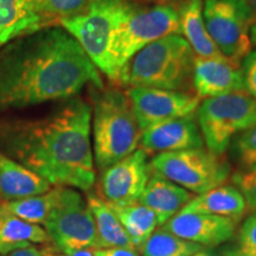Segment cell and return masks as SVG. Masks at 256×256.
Segmentation results:
<instances>
[{"mask_svg": "<svg viewBox=\"0 0 256 256\" xmlns=\"http://www.w3.org/2000/svg\"><path fill=\"white\" fill-rule=\"evenodd\" d=\"M87 84L104 88L100 72L60 25L23 34L0 48V113L68 100Z\"/></svg>", "mask_w": 256, "mask_h": 256, "instance_id": "obj_1", "label": "cell"}, {"mask_svg": "<svg viewBox=\"0 0 256 256\" xmlns=\"http://www.w3.org/2000/svg\"><path fill=\"white\" fill-rule=\"evenodd\" d=\"M92 106L74 96L44 116L0 122V152L51 186L88 191L95 184Z\"/></svg>", "mask_w": 256, "mask_h": 256, "instance_id": "obj_2", "label": "cell"}, {"mask_svg": "<svg viewBox=\"0 0 256 256\" xmlns=\"http://www.w3.org/2000/svg\"><path fill=\"white\" fill-rule=\"evenodd\" d=\"M92 133L94 162L100 171L136 151L142 130L126 92L116 88H95Z\"/></svg>", "mask_w": 256, "mask_h": 256, "instance_id": "obj_3", "label": "cell"}, {"mask_svg": "<svg viewBox=\"0 0 256 256\" xmlns=\"http://www.w3.org/2000/svg\"><path fill=\"white\" fill-rule=\"evenodd\" d=\"M194 52L180 34H172L140 50L120 74L130 87L185 92L191 87Z\"/></svg>", "mask_w": 256, "mask_h": 256, "instance_id": "obj_4", "label": "cell"}, {"mask_svg": "<svg viewBox=\"0 0 256 256\" xmlns=\"http://www.w3.org/2000/svg\"><path fill=\"white\" fill-rule=\"evenodd\" d=\"M138 6L134 0H88L83 11L63 19L60 25L78 42L98 72L110 80L112 40Z\"/></svg>", "mask_w": 256, "mask_h": 256, "instance_id": "obj_5", "label": "cell"}, {"mask_svg": "<svg viewBox=\"0 0 256 256\" xmlns=\"http://www.w3.org/2000/svg\"><path fill=\"white\" fill-rule=\"evenodd\" d=\"M172 34H180L178 10L168 4L138 8L121 25L110 49V81L119 82L124 66L144 48Z\"/></svg>", "mask_w": 256, "mask_h": 256, "instance_id": "obj_6", "label": "cell"}, {"mask_svg": "<svg viewBox=\"0 0 256 256\" xmlns=\"http://www.w3.org/2000/svg\"><path fill=\"white\" fill-rule=\"evenodd\" d=\"M196 116L208 150L223 156L236 134L256 126V100L247 92L208 98Z\"/></svg>", "mask_w": 256, "mask_h": 256, "instance_id": "obj_7", "label": "cell"}, {"mask_svg": "<svg viewBox=\"0 0 256 256\" xmlns=\"http://www.w3.org/2000/svg\"><path fill=\"white\" fill-rule=\"evenodd\" d=\"M150 165L156 174L194 194L223 185L230 176L229 162L204 148L158 153Z\"/></svg>", "mask_w": 256, "mask_h": 256, "instance_id": "obj_8", "label": "cell"}, {"mask_svg": "<svg viewBox=\"0 0 256 256\" xmlns=\"http://www.w3.org/2000/svg\"><path fill=\"white\" fill-rule=\"evenodd\" d=\"M43 226L50 241L64 255L98 248L94 217L87 200L72 188H62L60 200Z\"/></svg>", "mask_w": 256, "mask_h": 256, "instance_id": "obj_9", "label": "cell"}, {"mask_svg": "<svg viewBox=\"0 0 256 256\" xmlns=\"http://www.w3.org/2000/svg\"><path fill=\"white\" fill-rule=\"evenodd\" d=\"M203 17L211 40L220 54L241 64L252 46L249 32L254 18L246 0H206Z\"/></svg>", "mask_w": 256, "mask_h": 256, "instance_id": "obj_10", "label": "cell"}, {"mask_svg": "<svg viewBox=\"0 0 256 256\" xmlns=\"http://www.w3.org/2000/svg\"><path fill=\"white\" fill-rule=\"evenodd\" d=\"M142 133L156 124L196 113L200 98L188 92L133 87L127 92Z\"/></svg>", "mask_w": 256, "mask_h": 256, "instance_id": "obj_11", "label": "cell"}, {"mask_svg": "<svg viewBox=\"0 0 256 256\" xmlns=\"http://www.w3.org/2000/svg\"><path fill=\"white\" fill-rule=\"evenodd\" d=\"M152 168L148 154L144 150H136L115 164L102 170L100 192L107 203L130 206L139 202Z\"/></svg>", "mask_w": 256, "mask_h": 256, "instance_id": "obj_12", "label": "cell"}, {"mask_svg": "<svg viewBox=\"0 0 256 256\" xmlns=\"http://www.w3.org/2000/svg\"><path fill=\"white\" fill-rule=\"evenodd\" d=\"M238 220L229 217L200 212H178L162 228L178 238L202 247H217L229 242L236 232Z\"/></svg>", "mask_w": 256, "mask_h": 256, "instance_id": "obj_13", "label": "cell"}, {"mask_svg": "<svg viewBox=\"0 0 256 256\" xmlns=\"http://www.w3.org/2000/svg\"><path fill=\"white\" fill-rule=\"evenodd\" d=\"M192 86L200 100L246 92L241 64L226 57H194Z\"/></svg>", "mask_w": 256, "mask_h": 256, "instance_id": "obj_14", "label": "cell"}, {"mask_svg": "<svg viewBox=\"0 0 256 256\" xmlns=\"http://www.w3.org/2000/svg\"><path fill=\"white\" fill-rule=\"evenodd\" d=\"M139 145L140 148L147 153H166L203 148L206 144L196 113H194L144 130Z\"/></svg>", "mask_w": 256, "mask_h": 256, "instance_id": "obj_15", "label": "cell"}, {"mask_svg": "<svg viewBox=\"0 0 256 256\" xmlns=\"http://www.w3.org/2000/svg\"><path fill=\"white\" fill-rule=\"evenodd\" d=\"M194 197L192 192L152 171L138 203L151 209L158 220V226H162Z\"/></svg>", "mask_w": 256, "mask_h": 256, "instance_id": "obj_16", "label": "cell"}, {"mask_svg": "<svg viewBox=\"0 0 256 256\" xmlns=\"http://www.w3.org/2000/svg\"><path fill=\"white\" fill-rule=\"evenodd\" d=\"M51 188L40 176L0 152V198L2 202L37 196Z\"/></svg>", "mask_w": 256, "mask_h": 256, "instance_id": "obj_17", "label": "cell"}, {"mask_svg": "<svg viewBox=\"0 0 256 256\" xmlns=\"http://www.w3.org/2000/svg\"><path fill=\"white\" fill-rule=\"evenodd\" d=\"M43 28L40 0H0V48Z\"/></svg>", "mask_w": 256, "mask_h": 256, "instance_id": "obj_18", "label": "cell"}, {"mask_svg": "<svg viewBox=\"0 0 256 256\" xmlns=\"http://www.w3.org/2000/svg\"><path fill=\"white\" fill-rule=\"evenodd\" d=\"M247 211L244 197L236 186L220 185L197 194L179 212L210 214L240 220Z\"/></svg>", "mask_w": 256, "mask_h": 256, "instance_id": "obj_19", "label": "cell"}, {"mask_svg": "<svg viewBox=\"0 0 256 256\" xmlns=\"http://www.w3.org/2000/svg\"><path fill=\"white\" fill-rule=\"evenodd\" d=\"M203 0H184L178 10L180 34L197 57H224L211 40L203 17Z\"/></svg>", "mask_w": 256, "mask_h": 256, "instance_id": "obj_20", "label": "cell"}, {"mask_svg": "<svg viewBox=\"0 0 256 256\" xmlns=\"http://www.w3.org/2000/svg\"><path fill=\"white\" fill-rule=\"evenodd\" d=\"M87 204L94 217L98 248L136 249L122 224L110 204L94 194L87 196Z\"/></svg>", "mask_w": 256, "mask_h": 256, "instance_id": "obj_21", "label": "cell"}, {"mask_svg": "<svg viewBox=\"0 0 256 256\" xmlns=\"http://www.w3.org/2000/svg\"><path fill=\"white\" fill-rule=\"evenodd\" d=\"M0 242L11 250L28 247L31 243H49L50 238L40 224L26 222L12 215L2 206L0 202Z\"/></svg>", "mask_w": 256, "mask_h": 256, "instance_id": "obj_22", "label": "cell"}, {"mask_svg": "<svg viewBox=\"0 0 256 256\" xmlns=\"http://www.w3.org/2000/svg\"><path fill=\"white\" fill-rule=\"evenodd\" d=\"M108 204L122 224L136 249L142 248V246L158 226V220L154 212L140 203L130 204V206Z\"/></svg>", "mask_w": 256, "mask_h": 256, "instance_id": "obj_23", "label": "cell"}, {"mask_svg": "<svg viewBox=\"0 0 256 256\" xmlns=\"http://www.w3.org/2000/svg\"><path fill=\"white\" fill-rule=\"evenodd\" d=\"M62 188H51L46 194L28 197L24 200L2 202V206L10 214L26 222L44 224L60 200Z\"/></svg>", "mask_w": 256, "mask_h": 256, "instance_id": "obj_24", "label": "cell"}, {"mask_svg": "<svg viewBox=\"0 0 256 256\" xmlns=\"http://www.w3.org/2000/svg\"><path fill=\"white\" fill-rule=\"evenodd\" d=\"M203 248L162 228L154 230L139 250L142 256H191Z\"/></svg>", "mask_w": 256, "mask_h": 256, "instance_id": "obj_25", "label": "cell"}, {"mask_svg": "<svg viewBox=\"0 0 256 256\" xmlns=\"http://www.w3.org/2000/svg\"><path fill=\"white\" fill-rule=\"evenodd\" d=\"M88 0H40V14L46 26L60 25L84 10Z\"/></svg>", "mask_w": 256, "mask_h": 256, "instance_id": "obj_26", "label": "cell"}, {"mask_svg": "<svg viewBox=\"0 0 256 256\" xmlns=\"http://www.w3.org/2000/svg\"><path fill=\"white\" fill-rule=\"evenodd\" d=\"M234 160L241 170L256 166V126L236 134L229 144Z\"/></svg>", "mask_w": 256, "mask_h": 256, "instance_id": "obj_27", "label": "cell"}, {"mask_svg": "<svg viewBox=\"0 0 256 256\" xmlns=\"http://www.w3.org/2000/svg\"><path fill=\"white\" fill-rule=\"evenodd\" d=\"M235 186L244 197L247 210L256 212V166L247 170H240L232 176Z\"/></svg>", "mask_w": 256, "mask_h": 256, "instance_id": "obj_28", "label": "cell"}, {"mask_svg": "<svg viewBox=\"0 0 256 256\" xmlns=\"http://www.w3.org/2000/svg\"><path fill=\"white\" fill-rule=\"evenodd\" d=\"M246 92L256 100V50H252L241 62Z\"/></svg>", "mask_w": 256, "mask_h": 256, "instance_id": "obj_29", "label": "cell"}, {"mask_svg": "<svg viewBox=\"0 0 256 256\" xmlns=\"http://www.w3.org/2000/svg\"><path fill=\"white\" fill-rule=\"evenodd\" d=\"M240 244L252 252H256V212L248 216L241 226Z\"/></svg>", "mask_w": 256, "mask_h": 256, "instance_id": "obj_30", "label": "cell"}, {"mask_svg": "<svg viewBox=\"0 0 256 256\" xmlns=\"http://www.w3.org/2000/svg\"><path fill=\"white\" fill-rule=\"evenodd\" d=\"M94 256H140L136 249L127 248H98L92 249Z\"/></svg>", "mask_w": 256, "mask_h": 256, "instance_id": "obj_31", "label": "cell"}, {"mask_svg": "<svg viewBox=\"0 0 256 256\" xmlns=\"http://www.w3.org/2000/svg\"><path fill=\"white\" fill-rule=\"evenodd\" d=\"M220 256H256V252L250 249L242 247L241 244L238 246H226L220 252Z\"/></svg>", "mask_w": 256, "mask_h": 256, "instance_id": "obj_32", "label": "cell"}, {"mask_svg": "<svg viewBox=\"0 0 256 256\" xmlns=\"http://www.w3.org/2000/svg\"><path fill=\"white\" fill-rule=\"evenodd\" d=\"M8 256H46V252L34 248V246H28V247L18 248L16 250L11 252Z\"/></svg>", "mask_w": 256, "mask_h": 256, "instance_id": "obj_33", "label": "cell"}, {"mask_svg": "<svg viewBox=\"0 0 256 256\" xmlns=\"http://www.w3.org/2000/svg\"><path fill=\"white\" fill-rule=\"evenodd\" d=\"M191 256H220L218 252L212 250V249H200V252H194V255Z\"/></svg>", "mask_w": 256, "mask_h": 256, "instance_id": "obj_34", "label": "cell"}, {"mask_svg": "<svg viewBox=\"0 0 256 256\" xmlns=\"http://www.w3.org/2000/svg\"><path fill=\"white\" fill-rule=\"evenodd\" d=\"M68 256H94V255H92V249H83V250L74 252H72V254H69Z\"/></svg>", "mask_w": 256, "mask_h": 256, "instance_id": "obj_35", "label": "cell"}, {"mask_svg": "<svg viewBox=\"0 0 256 256\" xmlns=\"http://www.w3.org/2000/svg\"><path fill=\"white\" fill-rule=\"evenodd\" d=\"M250 40H252V46H256V22H252V26H250Z\"/></svg>", "mask_w": 256, "mask_h": 256, "instance_id": "obj_36", "label": "cell"}, {"mask_svg": "<svg viewBox=\"0 0 256 256\" xmlns=\"http://www.w3.org/2000/svg\"><path fill=\"white\" fill-rule=\"evenodd\" d=\"M249 8L252 10V18H254V22H256V0H246Z\"/></svg>", "mask_w": 256, "mask_h": 256, "instance_id": "obj_37", "label": "cell"}, {"mask_svg": "<svg viewBox=\"0 0 256 256\" xmlns=\"http://www.w3.org/2000/svg\"><path fill=\"white\" fill-rule=\"evenodd\" d=\"M146 2H153V4H168V5H172V2H178V0H146Z\"/></svg>", "mask_w": 256, "mask_h": 256, "instance_id": "obj_38", "label": "cell"}, {"mask_svg": "<svg viewBox=\"0 0 256 256\" xmlns=\"http://www.w3.org/2000/svg\"><path fill=\"white\" fill-rule=\"evenodd\" d=\"M11 252H14V250H11V248H8V246L4 244V243L0 242V254L6 255V254H10Z\"/></svg>", "mask_w": 256, "mask_h": 256, "instance_id": "obj_39", "label": "cell"}, {"mask_svg": "<svg viewBox=\"0 0 256 256\" xmlns=\"http://www.w3.org/2000/svg\"><path fill=\"white\" fill-rule=\"evenodd\" d=\"M46 256H68V255H57V254H52V252H46Z\"/></svg>", "mask_w": 256, "mask_h": 256, "instance_id": "obj_40", "label": "cell"}, {"mask_svg": "<svg viewBox=\"0 0 256 256\" xmlns=\"http://www.w3.org/2000/svg\"><path fill=\"white\" fill-rule=\"evenodd\" d=\"M0 256H5V255H2V254H0Z\"/></svg>", "mask_w": 256, "mask_h": 256, "instance_id": "obj_41", "label": "cell"}]
</instances>
